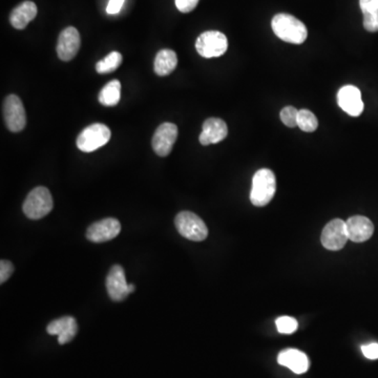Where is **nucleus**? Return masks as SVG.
<instances>
[{
	"instance_id": "nucleus-1",
	"label": "nucleus",
	"mask_w": 378,
	"mask_h": 378,
	"mask_svg": "<svg viewBox=\"0 0 378 378\" xmlns=\"http://www.w3.org/2000/svg\"><path fill=\"white\" fill-rule=\"evenodd\" d=\"M273 32L281 40L302 44L308 37V30L301 20L290 14H277L271 22Z\"/></svg>"
},
{
	"instance_id": "nucleus-2",
	"label": "nucleus",
	"mask_w": 378,
	"mask_h": 378,
	"mask_svg": "<svg viewBox=\"0 0 378 378\" xmlns=\"http://www.w3.org/2000/svg\"><path fill=\"white\" fill-rule=\"evenodd\" d=\"M277 190V180L272 170L262 168L252 179L250 201L254 206H266L270 203Z\"/></svg>"
},
{
	"instance_id": "nucleus-3",
	"label": "nucleus",
	"mask_w": 378,
	"mask_h": 378,
	"mask_svg": "<svg viewBox=\"0 0 378 378\" xmlns=\"http://www.w3.org/2000/svg\"><path fill=\"white\" fill-rule=\"evenodd\" d=\"M54 202L52 195L47 187L39 186L33 189L24 201V215L31 220H40L52 211Z\"/></svg>"
},
{
	"instance_id": "nucleus-4",
	"label": "nucleus",
	"mask_w": 378,
	"mask_h": 378,
	"mask_svg": "<svg viewBox=\"0 0 378 378\" xmlns=\"http://www.w3.org/2000/svg\"><path fill=\"white\" fill-rule=\"evenodd\" d=\"M176 230L185 239L194 242L204 241L208 236V228L196 213L182 211L174 219Z\"/></svg>"
},
{
	"instance_id": "nucleus-5",
	"label": "nucleus",
	"mask_w": 378,
	"mask_h": 378,
	"mask_svg": "<svg viewBox=\"0 0 378 378\" xmlns=\"http://www.w3.org/2000/svg\"><path fill=\"white\" fill-rule=\"evenodd\" d=\"M110 129L106 124L94 123L85 127L77 138V147L83 153H92L110 141Z\"/></svg>"
},
{
	"instance_id": "nucleus-6",
	"label": "nucleus",
	"mask_w": 378,
	"mask_h": 378,
	"mask_svg": "<svg viewBox=\"0 0 378 378\" xmlns=\"http://www.w3.org/2000/svg\"><path fill=\"white\" fill-rule=\"evenodd\" d=\"M196 49L197 52L204 58H217L227 51V37L217 31H207L197 39Z\"/></svg>"
},
{
	"instance_id": "nucleus-7",
	"label": "nucleus",
	"mask_w": 378,
	"mask_h": 378,
	"mask_svg": "<svg viewBox=\"0 0 378 378\" xmlns=\"http://www.w3.org/2000/svg\"><path fill=\"white\" fill-rule=\"evenodd\" d=\"M320 240L322 246L331 252H338L344 248L349 240L346 222L340 219L329 222L322 229Z\"/></svg>"
},
{
	"instance_id": "nucleus-8",
	"label": "nucleus",
	"mask_w": 378,
	"mask_h": 378,
	"mask_svg": "<svg viewBox=\"0 0 378 378\" xmlns=\"http://www.w3.org/2000/svg\"><path fill=\"white\" fill-rule=\"evenodd\" d=\"M3 118L12 133H19L26 127V115L22 100L16 94H10L3 102Z\"/></svg>"
},
{
	"instance_id": "nucleus-9",
	"label": "nucleus",
	"mask_w": 378,
	"mask_h": 378,
	"mask_svg": "<svg viewBox=\"0 0 378 378\" xmlns=\"http://www.w3.org/2000/svg\"><path fill=\"white\" fill-rule=\"evenodd\" d=\"M121 231L120 222L114 217H106L92 224L86 231V238L92 243H104L115 239Z\"/></svg>"
},
{
	"instance_id": "nucleus-10",
	"label": "nucleus",
	"mask_w": 378,
	"mask_h": 378,
	"mask_svg": "<svg viewBox=\"0 0 378 378\" xmlns=\"http://www.w3.org/2000/svg\"><path fill=\"white\" fill-rule=\"evenodd\" d=\"M176 138H178V127L176 124L166 122L160 125L156 129L153 141H151L154 151L160 157H166L170 155Z\"/></svg>"
},
{
	"instance_id": "nucleus-11",
	"label": "nucleus",
	"mask_w": 378,
	"mask_h": 378,
	"mask_svg": "<svg viewBox=\"0 0 378 378\" xmlns=\"http://www.w3.org/2000/svg\"><path fill=\"white\" fill-rule=\"evenodd\" d=\"M81 39L77 28L69 26L59 35L57 43V54L63 61H69L75 58L79 52Z\"/></svg>"
},
{
	"instance_id": "nucleus-12",
	"label": "nucleus",
	"mask_w": 378,
	"mask_h": 378,
	"mask_svg": "<svg viewBox=\"0 0 378 378\" xmlns=\"http://www.w3.org/2000/svg\"><path fill=\"white\" fill-rule=\"evenodd\" d=\"M338 102L340 108L352 117H359L363 112L361 92L356 86L346 85L338 90Z\"/></svg>"
},
{
	"instance_id": "nucleus-13",
	"label": "nucleus",
	"mask_w": 378,
	"mask_h": 378,
	"mask_svg": "<svg viewBox=\"0 0 378 378\" xmlns=\"http://www.w3.org/2000/svg\"><path fill=\"white\" fill-rule=\"evenodd\" d=\"M106 289L113 301L121 302L129 297V284L126 283L122 267L119 265L112 267L106 277Z\"/></svg>"
},
{
	"instance_id": "nucleus-14",
	"label": "nucleus",
	"mask_w": 378,
	"mask_h": 378,
	"mask_svg": "<svg viewBox=\"0 0 378 378\" xmlns=\"http://www.w3.org/2000/svg\"><path fill=\"white\" fill-rule=\"evenodd\" d=\"M47 334L58 336V343L65 345L74 340L78 332V324L72 316H63L53 320L47 328Z\"/></svg>"
},
{
	"instance_id": "nucleus-15",
	"label": "nucleus",
	"mask_w": 378,
	"mask_h": 378,
	"mask_svg": "<svg viewBox=\"0 0 378 378\" xmlns=\"http://www.w3.org/2000/svg\"><path fill=\"white\" fill-rule=\"evenodd\" d=\"M347 232L350 241L361 243L371 238L374 232V225L368 217L354 215L346 221Z\"/></svg>"
},
{
	"instance_id": "nucleus-16",
	"label": "nucleus",
	"mask_w": 378,
	"mask_h": 378,
	"mask_svg": "<svg viewBox=\"0 0 378 378\" xmlns=\"http://www.w3.org/2000/svg\"><path fill=\"white\" fill-rule=\"evenodd\" d=\"M228 135L227 124L222 119L209 118L203 123V131L200 135L202 145H217L223 141Z\"/></svg>"
},
{
	"instance_id": "nucleus-17",
	"label": "nucleus",
	"mask_w": 378,
	"mask_h": 378,
	"mask_svg": "<svg viewBox=\"0 0 378 378\" xmlns=\"http://www.w3.org/2000/svg\"><path fill=\"white\" fill-rule=\"evenodd\" d=\"M277 363L288 368L293 373L304 374L309 370L310 361L307 355L297 349L281 351L277 356Z\"/></svg>"
},
{
	"instance_id": "nucleus-18",
	"label": "nucleus",
	"mask_w": 378,
	"mask_h": 378,
	"mask_svg": "<svg viewBox=\"0 0 378 378\" xmlns=\"http://www.w3.org/2000/svg\"><path fill=\"white\" fill-rule=\"evenodd\" d=\"M37 15V6L33 1H24L12 11L10 22L17 30H24Z\"/></svg>"
},
{
	"instance_id": "nucleus-19",
	"label": "nucleus",
	"mask_w": 378,
	"mask_h": 378,
	"mask_svg": "<svg viewBox=\"0 0 378 378\" xmlns=\"http://www.w3.org/2000/svg\"><path fill=\"white\" fill-rule=\"evenodd\" d=\"M178 65V57L176 52L168 49L160 51L155 58L154 69L158 76H167L176 69Z\"/></svg>"
},
{
	"instance_id": "nucleus-20",
	"label": "nucleus",
	"mask_w": 378,
	"mask_h": 378,
	"mask_svg": "<svg viewBox=\"0 0 378 378\" xmlns=\"http://www.w3.org/2000/svg\"><path fill=\"white\" fill-rule=\"evenodd\" d=\"M363 14V28L368 32H378V0H359Z\"/></svg>"
},
{
	"instance_id": "nucleus-21",
	"label": "nucleus",
	"mask_w": 378,
	"mask_h": 378,
	"mask_svg": "<svg viewBox=\"0 0 378 378\" xmlns=\"http://www.w3.org/2000/svg\"><path fill=\"white\" fill-rule=\"evenodd\" d=\"M99 102L104 106H115L121 98V83L119 80L108 82L99 94Z\"/></svg>"
},
{
	"instance_id": "nucleus-22",
	"label": "nucleus",
	"mask_w": 378,
	"mask_h": 378,
	"mask_svg": "<svg viewBox=\"0 0 378 378\" xmlns=\"http://www.w3.org/2000/svg\"><path fill=\"white\" fill-rule=\"evenodd\" d=\"M122 55L119 52H112L104 57L102 60L96 65V71L98 74H110L116 71L122 63Z\"/></svg>"
},
{
	"instance_id": "nucleus-23",
	"label": "nucleus",
	"mask_w": 378,
	"mask_h": 378,
	"mask_svg": "<svg viewBox=\"0 0 378 378\" xmlns=\"http://www.w3.org/2000/svg\"><path fill=\"white\" fill-rule=\"evenodd\" d=\"M297 126L306 133L315 131L318 127V118L309 110H301L297 117Z\"/></svg>"
},
{
	"instance_id": "nucleus-24",
	"label": "nucleus",
	"mask_w": 378,
	"mask_h": 378,
	"mask_svg": "<svg viewBox=\"0 0 378 378\" xmlns=\"http://www.w3.org/2000/svg\"><path fill=\"white\" fill-rule=\"evenodd\" d=\"M277 331L281 334H293L297 330V320L290 316H281L277 318Z\"/></svg>"
},
{
	"instance_id": "nucleus-25",
	"label": "nucleus",
	"mask_w": 378,
	"mask_h": 378,
	"mask_svg": "<svg viewBox=\"0 0 378 378\" xmlns=\"http://www.w3.org/2000/svg\"><path fill=\"white\" fill-rule=\"evenodd\" d=\"M299 112L297 108H293V106H286L281 110V122L284 124L286 125L287 127H293L297 126V117H299Z\"/></svg>"
},
{
	"instance_id": "nucleus-26",
	"label": "nucleus",
	"mask_w": 378,
	"mask_h": 378,
	"mask_svg": "<svg viewBox=\"0 0 378 378\" xmlns=\"http://www.w3.org/2000/svg\"><path fill=\"white\" fill-rule=\"evenodd\" d=\"M13 272L14 266L10 261L3 260L0 262V283L7 281Z\"/></svg>"
},
{
	"instance_id": "nucleus-27",
	"label": "nucleus",
	"mask_w": 378,
	"mask_h": 378,
	"mask_svg": "<svg viewBox=\"0 0 378 378\" xmlns=\"http://www.w3.org/2000/svg\"><path fill=\"white\" fill-rule=\"evenodd\" d=\"M200 0H176V9L182 13L194 11Z\"/></svg>"
},
{
	"instance_id": "nucleus-28",
	"label": "nucleus",
	"mask_w": 378,
	"mask_h": 378,
	"mask_svg": "<svg viewBox=\"0 0 378 378\" xmlns=\"http://www.w3.org/2000/svg\"><path fill=\"white\" fill-rule=\"evenodd\" d=\"M361 351H363V354L367 357L368 359H378V344L373 343V344L363 345L361 347Z\"/></svg>"
},
{
	"instance_id": "nucleus-29",
	"label": "nucleus",
	"mask_w": 378,
	"mask_h": 378,
	"mask_svg": "<svg viewBox=\"0 0 378 378\" xmlns=\"http://www.w3.org/2000/svg\"><path fill=\"white\" fill-rule=\"evenodd\" d=\"M123 3H124V0H110L106 12L110 15H116L122 9Z\"/></svg>"
},
{
	"instance_id": "nucleus-30",
	"label": "nucleus",
	"mask_w": 378,
	"mask_h": 378,
	"mask_svg": "<svg viewBox=\"0 0 378 378\" xmlns=\"http://www.w3.org/2000/svg\"><path fill=\"white\" fill-rule=\"evenodd\" d=\"M129 295H131V293H133V291H135V285H133V284H131V285H129Z\"/></svg>"
}]
</instances>
